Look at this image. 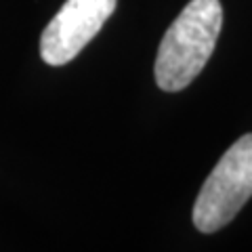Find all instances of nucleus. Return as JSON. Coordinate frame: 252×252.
Wrapping results in <instances>:
<instances>
[{"mask_svg":"<svg viewBox=\"0 0 252 252\" xmlns=\"http://www.w3.org/2000/svg\"><path fill=\"white\" fill-rule=\"evenodd\" d=\"M223 26L219 0H191L166 30L158 49L154 76L166 93L183 91L200 76Z\"/></svg>","mask_w":252,"mask_h":252,"instance_id":"nucleus-1","label":"nucleus"},{"mask_svg":"<svg viewBox=\"0 0 252 252\" xmlns=\"http://www.w3.org/2000/svg\"><path fill=\"white\" fill-rule=\"evenodd\" d=\"M252 198V132L240 137L223 154L193 204V225L202 233H215L231 223Z\"/></svg>","mask_w":252,"mask_h":252,"instance_id":"nucleus-2","label":"nucleus"},{"mask_svg":"<svg viewBox=\"0 0 252 252\" xmlns=\"http://www.w3.org/2000/svg\"><path fill=\"white\" fill-rule=\"evenodd\" d=\"M118 0H65L40 38V55L49 65H65L112 17Z\"/></svg>","mask_w":252,"mask_h":252,"instance_id":"nucleus-3","label":"nucleus"}]
</instances>
